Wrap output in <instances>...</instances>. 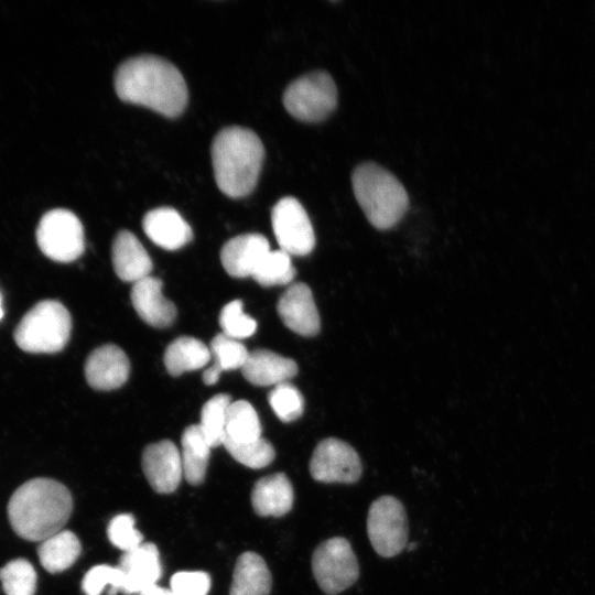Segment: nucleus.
Wrapping results in <instances>:
<instances>
[{"label": "nucleus", "mask_w": 595, "mask_h": 595, "mask_svg": "<svg viewBox=\"0 0 595 595\" xmlns=\"http://www.w3.org/2000/svg\"><path fill=\"white\" fill-rule=\"evenodd\" d=\"M288 112L301 121L325 119L337 105V88L326 72H313L293 80L283 94Z\"/></svg>", "instance_id": "nucleus-6"}, {"label": "nucleus", "mask_w": 595, "mask_h": 595, "mask_svg": "<svg viewBox=\"0 0 595 595\" xmlns=\"http://www.w3.org/2000/svg\"><path fill=\"white\" fill-rule=\"evenodd\" d=\"M130 363L125 351L107 344L93 350L85 364L88 385L97 390H112L121 387L128 379Z\"/></svg>", "instance_id": "nucleus-14"}, {"label": "nucleus", "mask_w": 595, "mask_h": 595, "mask_svg": "<svg viewBox=\"0 0 595 595\" xmlns=\"http://www.w3.org/2000/svg\"><path fill=\"white\" fill-rule=\"evenodd\" d=\"M210 353L214 364L203 372V381L207 386L215 385L223 371L241 369L249 351L240 340L230 338L223 333L217 334L210 342Z\"/></svg>", "instance_id": "nucleus-26"}, {"label": "nucleus", "mask_w": 595, "mask_h": 595, "mask_svg": "<svg viewBox=\"0 0 595 595\" xmlns=\"http://www.w3.org/2000/svg\"><path fill=\"white\" fill-rule=\"evenodd\" d=\"M69 490L51 478H34L21 485L8 504V517L14 532L29 541H44L62 531L71 517Z\"/></svg>", "instance_id": "nucleus-2"}, {"label": "nucleus", "mask_w": 595, "mask_h": 595, "mask_svg": "<svg viewBox=\"0 0 595 595\" xmlns=\"http://www.w3.org/2000/svg\"><path fill=\"white\" fill-rule=\"evenodd\" d=\"M142 469L149 484L159 494L173 493L183 476L181 453L170 440L149 444L142 453Z\"/></svg>", "instance_id": "nucleus-12"}, {"label": "nucleus", "mask_w": 595, "mask_h": 595, "mask_svg": "<svg viewBox=\"0 0 595 595\" xmlns=\"http://www.w3.org/2000/svg\"><path fill=\"white\" fill-rule=\"evenodd\" d=\"M271 224L280 249L290 256H306L315 246L314 229L302 204L292 196L279 199L271 210Z\"/></svg>", "instance_id": "nucleus-10"}, {"label": "nucleus", "mask_w": 595, "mask_h": 595, "mask_svg": "<svg viewBox=\"0 0 595 595\" xmlns=\"http://www.w3.org/2000/svg\"><path fill=\"white\" fill-rule=\"evenodd\" d=\"M212 359L210 349L199 339L181 336L166 347L164 365L171 376H180L205 367Z\"/></svg>", "instance_id": "nucleus-23"}, {"label": "nucleus", "mask_w": 595, "mask_h": 595, "mask_svg": "<svg viewBox=\"0 0 595 595\" xmlns=\"http://www.w3.org/2000/svg\"><path fill=\"white\" fill-rule=\"evenodd\" d=\"M72 318L58 301L44 300L35 304L14 331L17 345L29 353H56L67 344Z\"/></svg>", "instance_id": "nucleus-5"}, {"label": "nucleus", "mask_w": 595, "mask_h": 595, "mask_svg": "<svg viewBox=\"0 0 595 595\" xmlns=\"http://www.w3.org/2000/svg\"><path fill=\"white\" fill-rule=\"evenodd\" d=\"M312 572L327 595L350 587L359 576L358 561L350 543L345 538L334 537L318 544L312 555Z\"/></svg>", "instance_id": "nucleus-7"}, {"label": "nucleus", "mask_w": 595, "mask_h": 595, "mask_svg": "<svg viewBox=\"0 0 595 595\" xmlns=\"http://www.w3.org/2000/svg\"><path fill=\"white\" fill-rule=\"evenodd\" d=\"M294 501L291 482L283 473H275L257 480L251 493V504L261 517H282Z\"/></svg>", "instance_id": "nucleus-21"}, {"label": "nucleus", "mask_w": 595, "mask_h": 595, "mask_svg": "<svg viewBox=\"0 0 595 595\" xmlns=\"http://www.w3.org/2000/svg\"><path fill=\"white\" fill-rule=\"evenodd\" d=\"M408 518L400 500L381 496L369 507L367 533L374 550L383 558L399 554L408 541Z\"/></svg>", "instance_id": "nucleus-9"}, {"label": "nucleus", "mask_w": 595, "mask_h": 595, "mask_svg": "<svg viewBox=\"0 0 595 595\" xmlns=\"http://www.w3.org/2000/svg\"><path fill=\"white\" fill-rule=\"evenodd\" d=\"M261 437V424L257 411L246 400L230 403L226 420V439L235 442Z\"/></svg>", "instance_id": "nucleus-28"}, {"label": "nucleus", "mask_w": 595, "mask_h": 595, "mask_svg": "<svg viewBox=\"0 0 595 595\" xmlns=\"http://www.w3.org/2000/svg\"><path fill=\"white\" fill-rule=\"evenodd\" d=\"M283 324L302 336H315L321 322L311 289L302 282L291 284L277 305Z\"/></svg>", "instance_id": "nucleus-13"}, {"label": "nucleus", "mask_w": 595, "mask_h": 595, "mask_svg": "<svg viewBox=\"0 0 595 595\" xmlns=\"http://www.w3.org/2000/svg\"><path fill=\"white\" fill-rule=\"evenodd\" d=\"M113 84L121 100L142 105L169 118L181 115L188 99L181 72L155 55L126 60L117 68Z\"/></svg>", "instance_id": "nucleus-1"}, {"label": "nucleus", "mask_w": 595, "mask_h": 595, "mask_svg": "<svg viewBox=\"0 0 595 595\" xmlns=\"http://www.w3.org/2000/svg\"><path fill=\"white\" fill-rule=\"evenodd\" d=\"M82 545L69 530H62L41 542L37 548L39 560L50 573H60L71 567L78 559Z\"/></svg>", "instance_id": "nucleus-25"}, {"label": "nucleus", "mask_w": 595, "mask_h": 595, "mask_svg": "<svg viewBox=\"0 0 595 595\" xmlns=\"http://www.w3.org/2000/svg\"><path fill=\"white\" fill-rule=\"evenodd\" d=\"M295 275L291 257L285 251L270 250L257 267L252 278L262 286L284 285Z\"/></svg>", "instance_id": "nucleus-29"}, {"label": "nucleus", "mask_w": 595, "mask_h": 595, "mask_svg": "<svg viewBox=\"0 0 595 595\" xmlns=\"http://www.w3.org/2000/svg\"><path fill=\"white\" fill-rule=\"evenodd\" d=\"M117 566L123 575L121 592L126 595L139 594L156 584L162 573L159 550L151 542L123 552Z\"/></svg>", "instance_id": "nucleus-15"}, {"label": "nucleus", "mask_w": 595, "mask_h": 595, "mask_svg": "<svg viewBox=\"0 0 595 595\" xmlns=\"http://www.w3.org/2000/svg\"><path fill=\"white\" fill-rule=\"evenodd\" d=\"M210 153L215 181L224 194L238 198L253 191L264 148L252 130L239 126L221 129L213 140Z\"/></svg>", "instance_id": "nucleus-3"}, {"label": "nucleus", "mask_w": 595, "mask_h": 595, "mask_svg": "<svg viewBox=\"0 0 595 595\" xmlns=\"http://www.w3.org/2000/svg\"><path fill=\"white\" fill-rule=\"evenodd\" d=\"M41 251L58 262H72L85 249L84 229L78 217L68 209L56 208L41 218L36 228Z\"/></svg>", "instance_id": "nucleus-8"}, {"label": "nucleus", "mask_w": 595, "mask_h": 595, "mask_svg": "<svg viewBox=\"0 0 595 595\" xmlns=\"http://www.w3.org/2000/svg\"><path fill=\"white\" fill-rule=\"evenodd\" d=\"M219 325L224 335L237 340L251 336L257 329L256 321L244 312L240 300H234L221 309Z\"/></svg>", "instance_id": "nucleus-33"}, {"label": "nucleus", "mask_w": 595, "mask_h": 595, "mask_svg": "<svg viewBox=\"0 0 595 595\" xmlns=\"http://www.w3.org/2000/svg\"><path fill=\"white\" fill-rule=\"evenodd\" d=\"M270 250V244L263 235L242 234L223 246L220 261L226 272L234 278L252 277Z\"/></svg>", "instance_id": "nucleus-16"}, {"label": "nucleus", "mask_w": 595, "mask_h": 595, "mask_svg": "<svg viewBox=\"0 0 595 595\" xmlns=\"http://www.w3.org/2000/svg\"><path fill=\"white\" fill-rule=\"evenodd\" d=\"M2 316H3V307H2V299L0 294V320L2 318Z\"/></svg>", "instance_id": "nucleus-38"}, {"label": "nucleus", "mask_w": 595, "mask_h": 595, "mask_svg": "<svg viewBox=\"0 0 595 595\" xmlns=\"http://www.w3.org/2000/svg\"><path fill=\"white\" fill-rule=\"evenodd\" d=\"M223 445L237 462L255 469L268 466L275 456L272 444L263 437L244 442L225 439Z\"/></svg>", "instance_id": "nucleus-31"}, {"label": "nucleus", "mask_w": 595, "mask_h": 595, "mask_svg": "<svg viewBox=\"0 0 595 595\" xmlns=\"http://www.w3.org/2000/svg\"><path fill=\"white\" fill-rule=\"evenodd\" d=\"M244 377L255 386H278L298 374L296 363L269 349L249 351L241 368Z\"/></svg>", "instance_id": "nucleus-20"}, {"label": "nucleus", "mask_w": 595, "mask_h": 595, "mask_svg": "<svg viewBox=\"0 0 595 595\" xmlns=\"http://www.w3.org/2000/svg\"><path fill=\"white\" fill-rule=\"evenodd\" d=\"M209 587L210 577L203 571H180L170 582L173 595H207Z\"/></svg>", "instance_id": "nucleus-36"}, {"label": "nucleus", "mask_w": 595, "mask_h": 595, "mask_svg": "<svg viewBox=\"0 0 595 595\" xmlns=\"http://www.w3.org/2000/svg\"><path fill=\"white\" fill-rule=\"evenodd\" d=\"M107 536L109 541L123 552L143 543V536L134 528V518L130 513L113 517L108 523Z\"/></svg>", "instance_id": "nucleus-35"}, {"label": "nucleus", "mask_w": 595, "mask_h": 595, "mask_svg": "<svg viewBox=\"0 0 595 595\" xmlns=\"http://www.w3.org/2000/svg\"><path fill=\"white\" fill-rule=\"evenodd\" d=\"M268 400L275 415L285 423L299 419L304 410V400L301 392L289 382L274 386L269 393Z\"/></svg>", "instance_id": "nucleus-32"}, {"label": "nucleus", "mask_w": 595, "mask_h": 595, "mask_svg": "<svg viewBox=\"0 0 595 595\" xmlns=\"http://www.w3.org/2000/svg\"><path fill=\"white\" fill-rule=\"evenodd\" d=\"M113 270L125 282L136 283L149 275L152 271V261L139 241L129 230H120L111 247Z\"/></svg>", "instance_id": "nucleus-18"}, {"label": "nucleus", "mask_w": 595, "mask_h": 595, "mask_svg": "<svg viewBox=\"0 0 595 595\" xmlns=\"http://www.w3.org/2000/svg\"><path fill=\"white\" fill-rule=\"evenodd\" d=\"M142 226L145 235L166 250L180 249L193 238L190 225L172 207H159L148 212Z\"/></svg>", "instance_id": "nucleus-19"}, {"label": "nucleus", "mask_w": 595, "mask_h": 595, "mask_svg": "<svg viewBox=\"0 0 595 595\" xmlns=\"http://www.w3.org/2000/svg\"><path fill=\"white\" fill-rule=\"evenodd\" d=\"M106 586H109L108 595H116L122 591L123 575L118 566L99 564L93 566L82 582L86 595H100Z\"/></svg>", "instance_id": "nucleus-34"}, {"label": "nucleus", "mask_w": 595, "mask_h": 595, "mask_svg": "<svg viewBox=\"0 0 595 595\" xmlns=\"http://www.w3.org/2000/svg\"><path fill=\"white\" fill-rule=\"evenodd\" d=\"M351 184L357 203L374 227L389 229L405 214L408 193L385 167L371 162L361 163L353 172Z\"/></svg>", "instance_id": "nucleus-4"}, {"label": "nucleus", "mask_w": 595, "mask_h": 595, "mask_svg": "<svg viewBox=\"0 0 595 595\" xmlns=\"http://www.w3.org/2000/svg\"><path fill=\"white\" fill-rule=\"evenodd\" d=\"M0 582L6 595H34L36 572L24 559H15L0 569Z\"/></svg>", "instance_id": "nucleus-30"}, {"label": "nucleus", "mask_w": 595, "mask_h": 595, "mask_svg": "<svg viewBox=\"0 0 595 595\" xmlns=\"http://www.w3.org/2000/svg\"><path fill=\"white\" fill-rule=\"evenodd\" d=\"M230 403L229 394L218 393L207 400L202 408L198 426L212 447L224 444L227 412Z\"/></svg>", "instance_id": "nucleus-27"}, {"label": "nucleus", "mask_w": 595, "mask_h": 595, "mask_svg": "<svg viewBox=\"0 0 595 595\" xmlns=\"http://www.w3.org/2000/svg\"><path fill=\"white\" fill-rule=\"evenodd\" d=\"M363 466L357 452L346 442L328 437L321 441L311 457L310 473L322 483H356Z\"/></svg>", "instance_id": "nucleus-11"}, {"label": "nucleus", "mask_w": 595, "mask_h": 595, "mask_svg": "<svg viewBox=\"0 0 595 595\" xmlns=\"http://www.w3.org/2000/svg\"><path fill=\"white\" fill-rule=\"evenodd\" d=\"M271 585V573L259 554L245 552L239 555L229 595H269Z\"/></svg>", "instance_id": "nucleus-22"}, {"label": "nucleus", "mask_w": 595, "mask_h": 595, "mask_svg": "<svg viewBox=\"0 0 595 595\" xmlns=\"http://www.w3.org/2000/svg\"><path fill=\"white\" fill-rule=\"evenodd\" d=\"M130 298L137 314L150 326L164 328L176 317L174 303L162 294V281L155 277L133 283Z\"/></svg>", "instance_id": "nucleus-17"}, {"label": "nucleus", "mask_w": 595, "mask_h": 595, "mask_svg": "<svg viewBox=\"0 0 595 595\" xmlns=\"http://www.w3.org/2000/svg\"><path fill=\"white\" fill-rule=\"evenodd\" d=\"M181 443L183 476L191 485H199L206 476L212 446L198 424H192L184 430Z\"/></svg>", "instance_id": "nucleus-24"}, {"label": "nucleus", "mask_w": 595, "mask_h": 595, "mask_svg": "<svg viewBox=\"0 0 595 595\" xmlns=\"http://www.w3.org/2000/svg\"><path fill=\"white\" fill-rule=\"evenodd\" d=\"M138 595H173L171 589L154 584L141 591Z\"/></svg>", "instance_id": "nucleus-37"}, {"label": "nucleus", "mask_w": 595, "mask_h": 595, "mask_svg": "<svg viewBox=\"0 0 595 595\" xmlns=\"http://www.w3.org/2000/svg\"><path fill=\"white\" fill-rule=\"evenodd\" d=\"M415 548H416V543H415V542H412V543H410V544L408 545V550H409V551H412V550H414Z\"/></svg>", "instance_id": "nucleus-39"}]
</instances>
